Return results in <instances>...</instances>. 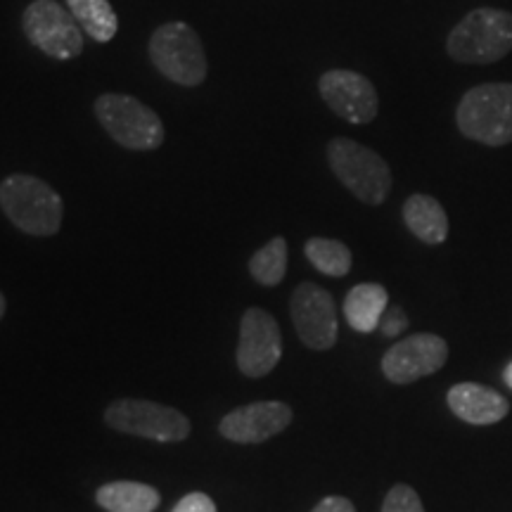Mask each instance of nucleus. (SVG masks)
Masks as SVG:
<instances>
[{
	"mask_svg": "<svg viewBox=\"0 0 512 512\" xmlns=\"http://www.w3.org/2000/svg\"><path fill=\"white\" fill-rule=\"evenodd\" d=\"M147 55L157 72L178 86L195 88L207 79V53L200 34L190 24L166 22L157 27L147 43Z\"/></svg>",
	"mask_w": 512,
	"mask_h": 512,
	"instance_id": "obj_5",
	"label": "nucleus"
},
{
	"mask_svg": "<svg viewBox=\"0 0 512 512\" xmlns=\"http://www.w3.org/2000/svg\"><path fill=\"white\" fill-rule=\"evenodd\" d=\"M318 93L325 105L349 124H370L380 110L373 81L351 69H330L320 76Z\"/></svg>",
	"mask_w": 512,
	"mask_h": 512,
	"instance_id": "obj_10",
	"label": "nucleus"
},
{
	"mask_svg": "<svg viewBox=\"0 0 512 512\" xmlns=\"http://www.w3.org/2000/svg\"><path fill=\"white\" fill-rule=\"evenodd\" d=\"M448 408L453 415L470 425H496L508 415V401L496 389L477 382H460L448 389Z\"/></svg>",
	"mask_w": 512,
	"mask_h": 512,
	"instance_id": "obj_14",
	"label": "nucleus"
},
{
	"mask_svg": "<svg viewBox=\"0 0 512 512\" xmlns=\"http://www.w3.org/2000/svg\"><path fill=\"white\" fill-rule=\"evenodd\" d=\"M22 31L34 48L53 60L69 62L83 53V29L57 0H34L22 15Z\"/></svg>",
	"mask_w": 512,
	"mask_h": 512,
	"instance_id": "obj_7",
	"label": "nucleus"
},
{
	"mask_svg": "<svg viewBox=\"0 0 512 512\" xmlns=\"http://www.w3.org/2000/svg\"><path fill=\"white\" fill-rule=\"evenodd\" d=\"M408 328V318L401 306H387L384 316L380 320V330L384 337H399L403 330Z\"/></svg>",
	"mask_w": 512,
	"mask_h": 512,
	"instance_id": "obj_22",
	"label": "nucleus"
},
{
	"mask_svg": "<svg viewBox=\"0 0 512 512\" xmlns=\"http://www.w3.org/2000/svg\"><path fill=\"white\" fill-rule=\"evenodd\" d=\"M311 512H356V508L349 498L328 496V498H323V501H320Z\"/></svg>",
	"mask_w": 512,
	"mask_h": 512,
	"instance_id": "obj_24",
	"label": "nucleus"
},
{
	"mask_svg": "<svg viewBox=\"0 0 512 512\" xmlns=\"http://www.w3.org/2000/svg\"><path fill=\"white\" fill-rule=\"evenodd\" d=\"M67 3L83 34L91 36L93 41L110 43L117 36L119 17L110 0H67Z\"/></svg>",
	"mask_w": 512,
	"mask_h": 512,
	"instance_id": "obj_18",
	"label": "nucleus"
},
{
	"mask_svg": "<svg viewBox=\"0 0 512 512\" xmlns=\"http://www.w3.org/2000/svg\"><path fill=\"white\" fill-rule=\"evenodd\" d=\"M512 50V12L479 8L453 27L446 53L460 64H494Z\"/></svg>",
	"mask_w": 512,
	"mask_h": 512,
	"instance_id": "obj_2",
	"label": "nucleus"
},
{
	"mask_svg": "<svg viewBox=\"0 0 512 512\" xmlns=\"http://www.w3.org/2000/svg\"><path fill=\"white\" fill-rule=\"evenodd\" d=\"M105 422L117 432L162 441V444H176L188 439L190 434L188 415L145 399L114 401L105 411Z\"/></svg>",
	"mask_w": 512,
	"mask_h": 512,
	"instance_id": "obj_8",
	"label": "nucleus"
},
{
	"mask_svg": "<svg viewBox=\"0 0 512 512\" xmlns=\"http://www.w3.org/2000/svg\"><path fill=\"white\" fill-rule=\"evenodd\" d=\"M389 306V294L377 283H361L344 299V318L356 332H373Z\"/></svg>",
	"mask_w": 512,
	"mask_h": 512,
	"instance_id": "obj_16",
	"label": "nucleus"
},
{
	"mask_svg": "<svg viewBox=\"0 0 512 512\" xmlns=\"http://www.w3.org/2000/svg\"><path fill=\"white\" fill-rule=\"evenodd\" d=\"M93 114L114 143L133 152H152L164 145L166 131L159 114L128 93H105L93 102Z\"/></svg>",
	"mask_w": 512,
	"mask_h": 512,
	"instance_id": "obj_3",
	"label": "nucleus"
},
{
	"mask_svg": "<svg viewBox=\"0 0 512 512\" xmlns=\"http://www.w3.org/2000/svg\"><path fill=\"white\" fill-rule=\"evenodd\" d=\"M249 273L259 285L273 287L283 283L287 273V242L285 238H273L249 259Z\"/></svg>",
	"mask_w": 512,
	"mask_h": 512,
	"instance_id": "obj_20",
	"label": "nucleus"
},
{
	"mask_svg": "<svg viewBox=\"0 0 512 512\" xmlns=\"http://www.w3.org/2000/svg\"><path fill=\"white\" fill-rule=\"evenodd\" d=\"M382 512H425L420 496L406 484H396L389 489L382 503Z\"/></svg>",
	"mask_w": 512,
	"mask_h": 512,
	"instance_id": "obj_21",
	"label": "nucleus"
},
{
	"mask_svg": "<svg viewBox=\"0 0 512 512\" xmlns=\"http://www.w3.org/2000/svg\"><path fill=\"white\" fill-rule=\"evenodd\" d=\"M292 422V408L283 401H259L235 408L221 420V437L233 444H264Z\"/></svg>",
	"mask_w": 512,
	"mask_h": 512,
	"instance_id": "obj_13",
	"label": "nucleus"
},
{
	"mask_svg": "<svg viewBox=\"0 0 512 512\" xmlns=\"http://www.w3.org/2000/svg\"><path fill=\"white\" fill-rule=\"evenodd\" d=\"M448 361V344L439 335L420 332L396 342L382 356V373L394 384H411L434 375Z\"/></svg>",
	"mask_w": 512,
	"mask_h": 512,
	"instance_id": "obj_12",
	"label": "nucleus"
},
{
	"mask_svg": "<svg viewBox=\"0 0 512 512\" xmlns=\"http://www.w3.org/2000/svg\"><path fill=\"white\" fill-rule=\"evenodd\" d=\"M456 124L465 138L489 147L512 143V83H482L458 102Z\"/></svg>",
	"mask_w": 512,
	"mask_h": 512,
	"instance_id": "obj_4",
	"label": "nucleus"
},
{
	"mask_svg": "<svg viewBox=\"0 0 512 512\" xmlns=\"http://www.w3.org/2000/svg\"><path fill=\"white\" fill-rule=\"evenodd\" d=\"M403 221L425 245H441L448 238V216L439 200L430 195H411L403 204Z\"/></svg>",
	"mask_w": 512,
	"mask_h": 512,
	"instance_id": "obj_15",
	"label": "nucleus"
},
{
	"mask_svg": "<svg viewBox=\"0 0 512 512\" xmlns=\"http://www.w3.org/2000/svg\"><path fill=\"white\" fill-rule=\"evenodd\" d=\"M95 501L107 512H155L162 498L150 484L112 482L100 486Z\"/></svg>",
	"mask_w": 512,
	"mask_h": 512,
	"instance_id": "obj_17",
	"label": "nucleus"
},
{
	"mask_svg": "<svg viewBox=\"0 0 512 512\" xmlns=\"http://www.w3.org/2000/svg\"><path fill=\"white\" fill-rule=\"evenodd\" d=\"M328 164L339 183L356 200L380 207L392 190V169L370 147L351 138H335L328 143Z\"/></svg>",
	"mask_w": 512,
	"mask_h": 512,
	"instance_id": "obj_6",
	"label": "nucleus"
},
{
	"mask_svg": "<svg viewBox=\"0 0 512 512\" xmlns=\"http://www.w3.org/2000/svg\"><path fill=\"white\" fill-rule=\"evenodd\" d=\"M290 316L294 330L306 347L328 351L337 342V309L328 290L316 283H302L292 292Z\"/></svg>",
	"mask_w": 512,
	"mask_h": 512,
	"instance_id": "obj_9",
	"label": "nucleus"
},
{
	"mask_svg": "<svg viewBox=\"0 0 512 512\" xmlns=\"http://www.w3.org/2000/svg\"><path fill=\"white\" fill-rule=\"evenodd\" d=\"M0 209L12 226L34 238H50L62 228V197L36 176L12 174L5 178L0 183Z\"/></svg>",
	"mask_w": 512,
	"mask_h": 512,
	"instance_id": "obj_1",
	"label": "nucleus"
},
{
	"mask_svg": "<svg viewBox=\"0 0 512 512\" xmlns=\"http://www.w3.org/2000/svg\"><path fill=\"white\" fill-rule=\"evenodd\" d=\"M283 356V335L271 313L252 306L240 323L238 366L247 377H264Z\"/></svg>",
	"mask_w": 512,
	"mask_h": 512,
	"instance_id": "obj_11",
	"label": "nucleus"
},
{
	"mask_svg": "<svg viewBox=\"0 0 512 512\" xmlns=\"http://www.w3.org/2000/svg\"><path fill=\"white\" fill-rule=\"evenodd\" d=\"M503 382L508 384V387L512 389V361H510L508 366H505V370H503Z\"/></svg>",
	"mask_w": 512,
	"mask_h": 512,
	"instance_id": "obj_25",
	"label": "nucleus"
},
{
	"mask_svg": "<svg viewBox=\"0 0 512 512\" xmlns=\"http://www.w3.org/2000/svg\"><path fill=\"white\" fill-rule=\"evenodd\" d=\"M171 512H216V505L207 494L195 491V494H188L183 501H178Z\"/></svg>",
	"mask_w": 512,
	"mask_h": 512,
	"instance_id": "obj_23",
	"label": "nucleus"
},
{
	"mask_svg": "<svg viewBox=\"0 0 512 512\" xmlns=\"http://www.w3.org/2000/svg\"><path fill=\"white\" fill-rule=\"evenodd\" d=\"M306 259L316 271L330 275V278H344L351 271V249L339 240L311 238L304 245Z\"/></svg>",
	"mask_w": 512,
	"mask_h": 512,
	"instance_id": "obj_19",
	"label": "nucleus"
},
{
	"mask_svg": "<svg viewBox=\"0 0 512 512\" xmlns=\"http://www.w3.org/2000/svg\"><path fill=\"white\" fill-rule=\"evenodd\" d=\"M5 306H8V304H5V297H3V292H0V318L5 316Z\"/></svg>",
	"mask_w": 512,
	"mask_h": 512,
	"instance_id": "obj_26",
	"label": "nucleus"
}]
</instances>
